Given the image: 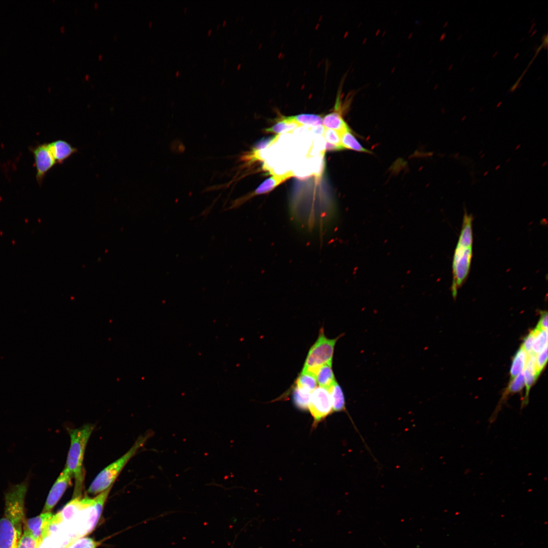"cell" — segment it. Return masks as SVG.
I'll return each instance as SVG.
<instances>
[{"mask_svg": "<svg viewBox=\"0 0 548 548\" xmlns=\"http://www.w3.org/2000/svg\"><path fill=\"white\" fill-rule=\"evenodd\" d=\"M93 424H87L79 428L70 429L71 443L65 467L75 479L74 497L81 496L84 480L83 464L86 447L93 431Z\"/></svg>", "mask_w": 548, "mask_h": 548, "instance_id": "obj_1", "label": "cell"}, {"mask_svg": "<svg viewBox=\"0 0 548 548\" xmlns=\"http://www.w3.org/2000/svg\"><path fill=\"white\" fill-rule=\"evenodd\" d=\"M153 435V431H148L144 435H140L126 453L106 467L96 475L89 486L87 492L96 495L112 487L126 464Z\"/></svg>", "mask_w": 548, "mask_h": 548, "instance_id": "obj_2", "label": "cell"}, {"mask_svg": "<svg viewBox=\"0 0 548 548\" xmlns=\"http://www.w3.org/2000/svg\"><path fill=\"white\" fill-rule=\"evenodd\" d=\"M27 480L12 486L5 494V518L14 525L21 536L24 518V501L27 490Z\"/></svg>", "mask_w": 548, "mask_h": 548, "instance_id": "obj_3", "label": "cell"}, {"mask_svg": "<svg viewBox=\"0 0 548 548\" xmlns=\"http://www.w3.org/2000/svg\"><path fill=\"white\" fill-rule=\"evenodd\" d=\"M340 336L328 338L325 335L323 328L321 329L316 341L309 351L302 371L312 373L323 364L332 363L335 345Z\"/></svg>", "mask_w": 548, "mask_h": 548, "instance_id": "obj_4", "label": "cell"}, {"mask_svg": "<svg viewBox=\"0 0 548 548\" xmlns=\"http://www.w3.org/2000/svg\"><path fill=\"white\" fill-rule=\"evenodd\" d=\"M472 255V245L458 242L453 261V296L456 297L457 290L466 280L469 271Z\"/></svg>", "mask_w": 548, "mask_h": 548, "instance_id": "obj_5", "label": "cell"}, {"mask_svg": "<svg viewBox=\"0 0 548 548\" xmlns=\"http://www.w3.org/2000/svg\"><path fill=\"white\" fill-rule=\"evenodd\" d=\"M308 409L313 418V427L331 414L333 408L328 389L317 387L311 394Z\"/></svg>", "mask_w": 548, "mask_h": 548, "instance_id": "obj_6", "label": "cell"}, {"mask_svg": "<svg viewBox=\"0 0 548 548\" xmlns=\"http://www.w3.org/2000/svg\"><path fill=\"white\" fill-rule=\"evenodd\" d=\"M37 170L36 178L40 185L46 175L56 162L50 151L48 143L39 145L31 150Z\"/></svg>", "mask_w": 548, "mask_h": 548, "instance_id": "obj_7", "label": "cell"}, {"mask_svg": "<svg viewBox=\"0 0 548 548\" xmlns=\"http://www.w3.org/2000/svg\"><path fill=\"white\" fill-rule=\"evenodd\" d=\"M72 478V473L65 466L49 493L43 512H51L71 484Z\"/></svg>", "mask_w": 548, "mask_h": 548, "instance_id": "obj_8", "label": "cell"}, {"mask_svg": "<svg viewBox=\"0 0 548 548\" xmlns=\"http://www.w3.org/2000/svg\"><path fill=\"white\" fill-rule=\"evenodd\" d=\"M51 512H42L41 515L28 519L25 523V531L35 539L43 541L48 537V530L51 519Z\"/></svg>", "mask_w": 548, "mask_h": 548, "instance_id": "obj_9", "label": "cell"}, {"mask_svg": "<svg viewBox=\"0 0 548 548\" xmlns=\"http://www.w3.org/2000/svg\"><path fill=\"white\" fill-rule=\"evenodd\" d=\"M293 176L291 172L281 175H273L264 181L251 194L233 201L229 209L236 208L254 196L267 193Z\"/></svg>", "mask_w": 548, "mask_h": 548, "instance_id": "obj_10", "label": "cell"}, {"mask_svg": "<svg viewBox=\"0 0 548 548\" xmlns=\"http://www.w3.org/2000/svg\"><path fill=\"white\" fill-rule=\"evenodd\" d=\"M341 90L339 89L337 92L334 111L323 118V126L325 128L334 130L340 133L350 130L341 115Z\"/></svg>", "mask_w": 548, "mask_h": 548, "instance_id": "obj_11", "label": "cell"}, {"mask_svg": "<svg viewBox=\"0 0 548 548\" xmlns=\"http://www.w3.org/2000/svg\"><path fill=\"white\" fill-rule=\"evenodd\" d=\"M20 537L12 522L5 517L0 519V548H16Z\"/></svg>", "mask_w": 548, "mask_h": 548, "instance_id": "obj_12", "label": "cell"}, {"mask_svg": "<svg viewBox=\"0 0 548 548\" xmlns=\"http://www.w3.org/2000/svg\"><path fill=\"white\" fill-rule=\"evenodd\" d=\"M526 392L522 402L521 408L526 406L529 402V394L531 388L539 376L536 365V355L533 353L528 355V358L524 371Z\"/></svg>", "mask_w": 548, "mask_h": 548, "instance_id": "obj_13", "label": "cell"}, {"mask_svg": "<svg viewBox=\"0 0 548 548\" xmlns=\"http://www.w3.org/2000/svg\"><path fill=\"white\" fill-rule=\"evenodd\" d=\"M48 144L50 151L58 164L63 163L73 154L78 152V148L63 140H57Z\"/></svg>", "mask_w": 548, "mask_h": 548, "instance_id": "obj_14", "label": "cell"}, {"mask_svg": "<svg viewBox=\"0 0 548 548\" xmlns=\"http://www.w3.org/2000/svg\"><path fill=\"white\" fill-rule=\"evenodd\" d=\"M321 387L328 389L335 382L332 363H326L316 368L312 373Z\"/></svg>", "mask_w": 548, "mask_h": 548, "instance_id": "obj_15", "label": "cell"}, {"mask_svg": "<svg viewBox=\"0 0 548 548\" xmlns=\"http://www.w3.org/2000/svg\"><path fill=\"white\" fill-rule=\"evenodd\" d=\"M528 358V354L521 346L516 352L512 359L510 369L511 379L523 372L526 366Z\"/></svg>", "mask_w": 548, "mask_h": 548, "instance_id": "obj_16", "label": "cell"}, {"mask_svg": "<svg viewBox=\"0 0 548 548\" xmlns=\"http://www.w3.org/2000/svg\"><path fill=\"white\" fill-rule=\"evenodd\" d=\"M331 396L333 412L346 409L345 400L341 388L336 381L328 389Z\"/></svg>", "mask_w": 548, "mask_h": 548, "instance_id": "obj_17", "label": "cell"}, {"mask_svg": "<svg viewBox=\"0 0 548 548\" xmlns=\"http://www.w3.org/2000/svg\"><path fill=\"white\" fill-rule=\"evenodd\" d=\"M289 119L300 126H317L323 125V117L319 115L313 114H301L289 116Z\"/></svg>", "mask_w": 548, "mask_h": 548, "instance_id": "obj_18", "label": "cell"}, {"mask_svg": "<svg viewBox=\"0 0 548 548\" xmlns=\"http://www.w3.org/2000/svg\"><path fill=\"white\" fill-rule=\"evenodd\" d=\"M341 143L344 149H348L358 152L370 153L364 148L353 135L351 130H347L340 133Z\"/></svg>", "mask_w": 548, "mask_h": 548, "instance_id": "obj_19", "label": "cell"}, {"mask_svg": "<svg viewBox=\"0 0 548 548\" xmlns=\"http://www.w3.org/2000/svg\"><path fill=\"white\" fill-rule=\"evenodd\" d=\"M296 386L312 393L317 387L315 376L309 372L302 371L296 380Z\"/></svg>", "mask_w": 548, "mask_h": 548, "instance_id": "obj_20", "label": "cell"}, {"mask_svg": "<svg viewBox=\"0 0 548 548\" xmlns=\"http://www.w3.org/2000/svg\"><path fill=\"white\" fill-rule=\"evenodd\" d=\"M534 338L532 353L536 355L547 346V331L546 330L536 327L534 329Z\"/></svg>", "mask_w": 548, "mask_h": 548, "instance_id": "obj_21", "label": "cell"}, {"mask_svg": "<svg viewBox=\"0 0 548 548\" xmlns=\"http://www.w3.org/2000/svg\"><path fill=\"white\" fill-rule=\"evenodd\" d=\"M299 126L295 123L291 121L288 117H284L274 124L272 126L266 128L265 130L267 132L275 134H281L289 131L292 130Z\"/></svg>", "mask_w": 548, "mask_h": 548, "instance_id": "obj_22", "label": "cell"}, {"mask_svg": "<svg viewBox=\"0 0 548 548\" xmlns=\"http://www.w3.org/2000/svg\"><path fill=\"white\" fill-rule=\"evenodd\" d=\"M311 393L295 386L293 394L294 402L299 409L307 410Z\"/></svg>", "mask_w": 548, "mask_h": 548, "instance_id": "obj_23", "label": "cell"}, {"mask_svg": "<svg viewBox=\"0 0 548 548\" xmlns=\"http://www.w3.org/2000/svg\"><path fill=\"white\" fill-rule=\"evenodd\" d=\"M100 544L90 537H81L72 541L65 548H97Z\"/></svg>", "mask_w": 548, "mask_h": 548, "instance_id": "obj_24", "label": "cell"}, {"mask_svg": "<svg viewBox=\"0 0 548 548\" xmlns=\"http://www.w3.org/2000/svg\"><path fill=\"white\" fill-rule=\"evenodd\" d=\"M42 542L24 530L18 541L16 548H39Z\"/></svg>", "mask_w": 548, "mask_h": 548, "instance_id": "obj_25", "label": "cell"}, {"mask_svg": "<svg viewBox=\"0 0 548 548\" xmlns=\"http://www.w3.org/2000/svg\"><path fill=\"white\" fill-rule=\"evenodd\" d=\"M323 136L327 142L335 145L342 146L340 133L338 131L324 128Z\"/></svg>", "mask_w": 548, "mask_h": 548, "instance_id": "obj_26", "label": "cell"}, {"mask_svg": "<svg viewBox=\"0 0 548 548\" xmlns=\"http://www.w3.org/2000/svg\"><path fill=\"white\" fill-rule=\"evenodd\" d=\"M547 361V346L536 356V365L538 375L543 369Z\"/></svg>", "mask_w": 548, "mask_h": 548, "instance_id": "obj_27", "label": "cell"}, {"mask_svg": "<svg viewBox=\"0 0 548 548\" xmlns=\"http://www.w3.org/2000/svg\"><path fill=\"white\" fill-rule=\"evenodd\" d=\"M534 338V331L532 330L524 339L522 347L529 355L532 353V348Z\"/></svg>", "mask_w": 548, "mask_h": 548, "instance_id": "obj_28", "label": "cell"}, {"mask_svg": "<svg viewBox=\"0 0 548 548\" xmlns=\"http://www.w3.org/2000/svg\"><path fill=\"white\" fill-rule=\"evenodd\" d=\"M537 328L547 330V312L546 311L540 312V317Z\"/></svg>", "mask_w": 548, "mask_h": 548, "instance_id": "obj_29", "label": "cell"}, {"mask_svg": "<svg viewBox=\"0 0 548 548\" xmlns=\"http://www.w3.org/2000/svg\"><path fill=\"white\" fill-rule=\"evenodd\" d=\"M344 149V148L342 146L335 145L326 142V150L327 151H339Z\"/></svg>", "mask_w": 548, "mask_h": 548, "instance_id": "obj_30", "label": "cell"}, {"mask_svg": "<svg viewBox=\"0 0 548 548\" xmlns=\"http://www.w3.org/2000/svg\"><path fill=\"white\" fill-rule=\"evenodd\" d=\"M312 130L314 133L316 134H320L323 135L324 131V127L323 125H319L317 126H314L312 128Z\"/></svg>", "mask_w": 548, "mask_h": 548, "instance_id": "obj_31", "label": "cell"}]
</instances>
